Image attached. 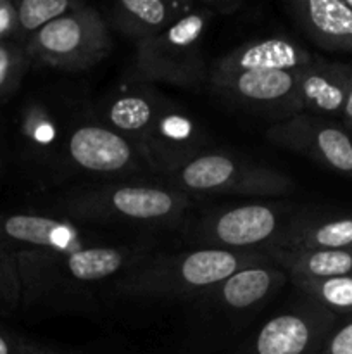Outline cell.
Wrapping results in <instances>:
<instances>
[{"label":"cell","instance_id":"1","mask_svg":"<svg viewBox=\"0 0 352 354\" xmlns=\"http://www.w3.org/2000/svg\"><path fill=\"white\" fill-rule=\"evenodd\" d=\"M313 55L286 37L252 40L216 59L207 82L228 106L280 123L304 113L297 73Z\"/></svg>","mask_w":352,"mask_h":354},{"label":"cell","instance_id":"2","mask_svg":"<svg viewBox=\"0 0 352 354\" xmlns=\"http://www.w3.org/2000/svg\"><path fill=\"white\" fill-rule=\"evenodd\" d=\"M154 251L150 242L133 241L71 252L17 254L21 308L28 311L81 310L93 303L102 283L116 282Z\"/></svg>","mask_w":352,"mask_h":354},{"label":"cell","instance_id":"3","mask_svg":"<svg viewBox=\"0 0 352 354\" xmlns=\"http://www.w3.org/2000/svg\"><path fill=\"white\" fill-rule=\"evenodd\" d=\"M193 199L176 187L147 182H106L69 190L59 213L79 225L131 230H183Z\"/></svg>","mask_w":352,"mask_h":354},{"label":"cell","instance_id":"4","mask_svg":"<svg viewBox=\"0 0 352 354\" xmlns=\"http://www.w3.org/2000/svg\"><path fill=\"white\" fill-rule=\"evenodd\" d=\"M264 252H235L188 248L178 252H150L114 282L119 296L138 299L197 301L238 270L261 263Z\"/></svg>","mask_w":352,"mask_h":354},{"label":"cell","instance_id":"5","mask_svg":"<svg viewBox=\"0 0 352 354\" xmlns=\"http://www.w3.org/2000/svg\"><path fill=\"white\" fill-rule=\"evenodd\" d=\"M299 206L282 201H252L214 207L185 225L190 248L264 252L278 248Z\"/></svg>","mask_w":352,"mask_h":354},{"label":"cell","instance_id":"6","mask_svg":"<svg viewBox=\"0 0 352 354\" xmlns=\"http://www.w3.org/2000/svg\"><path fill=\"white\" fill-rule=\"evenodd\" d=\"M213 14L199 2L155 37L135 44L133 76L141 83L195 88L209 78L204 37Z\"/></svg>","mask_w":352,"mask_h":354},{"label":"cell","instance_id":"7","mask_svg":"<svg viewBox=\"0 0 352 354\" xmlns=\"http://www.w3.org/2000/svg\"><path fill=\"white\" fill-rule=\"evenodd\" d=\"M166 182L188 197H285L293 180L247 156L206 151L173 173Z\"/></svg>","mask_w":352,"mask_h":354},{"label":"cell","instance_id":"8","mask_svg":"<svg viewBox=\"0 0 352 354\" xmlns=\"http://www.w3.org/2000/svg\"><path fill=\"white\" fill-rule=\"evenodd\" d=\"M31 62L59 71H85L109 55L113 37L104 14L76 2L26 40Z\"/></svg>","mask_w":352,"mask_h":354},{"label":"cell","instance_id":"9","mask_svg":"<svg viewBox=\"0 0 352 354\" xmlns=\"http://www.w3.org/2000/svg\"><path fill=\"white\" fill-rule=\"evenodd\" d=\"M340 320L300 294L299 299L276 311L231 354H317Z\"/></svg>","mask_w":352,"mask_h":354},{"label":"cell","instance_id":"10","mask_svg":"<svg viewBox=\"0 0 352 354\" xmlns=\"http://www.w3.org/2000/svg\"><path fill=\"white\" fill-rule=\"evenodd\" d=\"M64 173H86L93 176L135 175L148 169L144 158L130 140L92 118L76 116L69 128L62 151ZM150 171V169H148Z\"/></svg>","mask_w":352,"mask_h":354},{"label":"cell","instance_id":"11","mask_svg":"<svg viewBox=\"0 0 352 354\" xmlns=\"http://www.w3.org/2000/svg\"><path fill=\"white\" fill-rule=\"evenodd\" d=\"M209 138L199 121L175 100L166 99L157 116L135 145L148 169L166 180L207 151Z\"/></svg>","mask_w":352,"mask_h":354},{"label":"cell","instance_id":"12","mask_svg":"<svg viewBox=\"0 0 352 354\" xmlns=\"http://www.w3.org/2000/svg\"><path fill=\"white\" fill-rule=\"evenodd\" d=\"M271 144L352 178V133L340 120L300 113L266 131Z\"/></svg>","mask_w":352,"mask_h":354},{"label":"cell","instance_id":"13","mask_svg":"<svg viewBox=\"0 0 352 354\" xmlns=\"http://www.w3.org/2000/svg\"><path fill=\"white\" fill-rule=\"evenodd\" d=\"M104 244H114V241H107L68 218L0 213V248L14 256L24 252H71Z\"/></svg>","mask_w":352,"mask_h":354},{"label":"cell","instance_id":"14","mask_svg":"<svg viewBox=\"0 0 352 354\" xmlns=\"http://www.w3.org/2000/svg\"><path fill=\"white\" fill-rule=\"evenodd\" d=\"M290 282L289 275L271 258L238 270L195 301L199 310L226 318L251 317L269 303Z\"/></svg>","mask_w":352,"mask_h":354},{"label":"cell","instance_id":"15","mask_svg":"<svg viewBox=\"0 0 352 354\" xmlns=\"http://www.w3.org/2000/svg\"><path fill=\"white\" fill-rule=\"evenodd\" d=\"M297 86L304 113L337 120L352 90V66L313 55L297 73Z\"/></svg>","mask_w":352,"mask_h":354},{"label":"cell","instance_id":"16","mask_svg":"<svg viewBox=\"0 0 352 354\" xmlns=\"http://www.w3.org/2000/svg\"><path fill=\"white\" fill-rule=\"evenodd\" d=\"M78 113L68 111L61 114L59 111H48L40 106L23 116L19 128V149L24 161L35 168L54 175L64 173L62 168V151L69 128Z\"/></svg>","mask_w":352,"mask_h":354},{"label":"cell","instance_id":"17","mask_svg":"<svg viewBox=\"0 0 352 354\" xmlns=\"http://www.w3.org/2000/svg\"><path fill=\"white\" fill-rule=\"evenodd\" d=\"M168 97L150 83H130L100 102L95 118L137 145Z\"/></svg>","mask_w":352,"mask_h":354},{"label":"cell","instance_id":"18","mask_svg":"<svg viewBox=\"0 0 352 354\" xmlns=\"http://www.w3.org/2000/svg\"><path fill=\"white\" fill-rule=\"evenodd\" d=\"M286 12L300 33L330 52H352V9L345 0H293Z\"/></svg>","mask_w":352,"mask_h":354},{"label":"cell","instance_id":"19","mask_svg":"<svg viewBox=\"0 0 352 354\" xmlns=\"http://www.w3.org/2000/svg\"><path fill=\"white\" fill-rule=\"evenodd\" d=\"M276 249L283 251L352 249V214H333L299 207Z\"/></svg>","mask_w":352,"mask_h":354},{"label":"cell","instance_id":"20","mask_svg":"<svg viewBox=\"0 0 352 354\" xmlns=\"http://www.w3.org/2000/svg\"><path fill=\"white\" fill-rule=\"evenodd\" d=\"M192 7L193 2L179 0H119L107 7L104 17L109 28L138 44L164 31Z\"/></svg>","mask_w":352,"mask_h":354},{"label":"cell","instance_id":"21","mask_svg":"<svg viewBox=\"0 0 352 354\" xmlns=\"http://www.w3.org/2000/svg\"><path fill=\"white\" fill-rule=\"evenodd\" d=\"M268 256L285 270L290 282L352 275V249H330V251L275 249L269 251Z\"/></svg>","mask_w":352,"mask_h":354},{"label":"cell","instance_id":"22","mask_svg":"<svg viewBox=\"0 0 352 354\" xmlns=\"http://www.w3.org/2000/svg\"><path fill=\"white\" fill-rule=\"evenodd\" d=\"M295 289L313 299L335 317L345 318L352 315V275L333 277L320 280L292 282Z\"/></svg>","mask_w":352,"mask_h":354},{"label":"cell","instance_id":"23","mask_svg":"<svg viewBox=\"0 0 352 354\" xmlns=\"http://www.w3.org/2000/svg\"><path fill=\"white\" fill-rule=\"evenodd\" d=\"M14 6L16 37L28 40L33 33L47 26L62 14L69 12L76 2L72 0H23Z\"/></svg>","mask_w":352,"mask_h":354},{"label":"cell","instance_id":"24","mask_svg":"<svg viewBox=\"0 0 352 354\" xmlns=\"http://www.w3.org/2000/svg\"><path fill=\"white\" fill-rule=\"evenodd\" d=\"M33 66L26 40L17 37L0 38V104L7 102L19 88L24 75Z\"/></svg>","mask_w":352,"mask_h":354},{"label":"cell","instance_id":"25","mask_svg":"<svg viewBox=\"0 0 352 354\" xmlns=\"http://www.w3.org/2000/svg\"><path fill=\"white\" fill-rule=\"evenodd\" d=\"M21 310V280L16 256L0 248V317Z\"/></svg>","mask_w":352,"mask_h":354},{"label":"cell","instance_id":"26","mask_svg":"<svg viewBox=\"0 0 352 354\" xmlns=\"http://www.w3.org/2000/svg\"><path fill=\"white\" fill-rule=\"evenodd\" d=\"M0 354H72L28 339L7 328H0Z\"/></svg>","mask_w":352,"mask_h":354},{"label":"cell","instance_id":"27","mask_svg":"<svg viewBox=\"0 0 352 354\" xmlns=\"http://www.w3.org/2000/svg\"><path fill=\"white\" fill-rule=\"evenodd\" d=\"M317 354H352V315L338 322Z\"/></svg>","mask_w":352,"mask_h":354},{"label":"cell","instance_id":"28","mask_svg":"<svg viewBox=\"0 0 352 354\" xmlns=\"http://www.w3.org/2000/svg\"><path fill=\"white\" fill-rule=\"evenodd\" d=\"M199 3L204 9L209 10L213 16H216V14H235L242 7V2H237V0H202Z\"/></svg>","mask_w":352,"mask_h":354},{"label":"cell","instance_id":"29","mask_svg":"<svg viewBox=\"0 0 352 354\" xmlns=\"http://www.w3.org/2000/svg\"><path fill=\"white\" fill-rule=\"evenodd\" d=\"M340 121L345 124V127L349 128V130L352 131V90H351V93H349L347 102H345L344 113H342Z\"/></svg>","mask_w":352,"mask_h":354},{"label":"cell","instance_id":"30","mask_svg":"<svg viewBox=\"0 0 352 354\" xmlns=\"http://www.w3.org/2000/svg\"><path fill=\"white\" fill-rule=\"evenodd\" d=\"M3 158H6V142L0 137V165L3 162Z\"/></svg>","mask_w":352,"mask_h":354},{"label":"cell","instance_id":"31","mask_svg":"<svg viewBox=\"0 0 352 354\" xmlns=\"http://www.w3.org/2000/svg\"><path fill=\"white\" fill-rule=\"evenodd\" d=\"M345 2H347V6L352 9V0H345Z\"/></svg>","mask_w":352,"mask_h":354},{"label":"cell","instance_id":"32","mask_svg":"<svg viewBox=\"0 0 352 354\" xmlns=\"http://www.w3.org/2000/svg\"><path fill=\"white\" fill-rule=\"evenodd\" d=\"M351 133H352V131H351Z\"/></svg>","mask_w":352,"mask_h":354}]
</instances>
